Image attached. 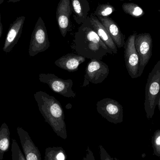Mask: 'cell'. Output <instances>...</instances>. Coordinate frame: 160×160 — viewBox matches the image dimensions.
<instances>
[{"label": "cell", "mask_w": 160, "mask_h": 160, "mask_svg": "<svg viewBox=\"0 0 160 160\" xmlns=\"http://www.w3.org/2000/svg\"><path fill=\"white\" fill-rule=\"evenodd\" d=\"M74 42L77 53L87 59L101 60L107 53L113 54L94 31L89 16L80 25L75 34Z\"/></svg>", "instance_id": "1"}, {"label": "cell", "mask_w": 160, "mask_h": 160, "mask_svg": "<svg viewBox=\"0 0 160 160\" xmlns=\"http://www.w3.org/2000/svg\"><path fill=\"white\" fill-rule=\"evenodd\" d=\"M35 99L39 112L57 135L62 139L67 138L65 117L62 105L53 96L45 92L35 93Z\"/></svg>", "instance_id": "2"}, {"label": "cell", "mask_w": 160, "mask_h": 160, "mask_svg": "<svg viewBox=\"0 0 160 160\" xmlns=\"http://www.w3.org/2000/svg\"><path fill=\"white\" fill-rule=\"evenodd\" d=\"M144 108L147 118H153L160 98V61L149 73L145 88Z\"/></svg>", "instance_id": "3"}, {"label": "cell", "mask_w": 160, "mask_h": 160, "mask_svg": "<svg viewBox=\"0 0 160 160\" xmlns=\"http://www.w3.org/2000/svg\"><path fill=\"white\" fill-rule=\"evenodd\" d=\"M50 46L47 28L41 17H39L32 33L29 48V54L34 57L48 50Z\"/></svg>", "instance_id": "4"}, {"label": "cell", "mask_w": 160, "mask_h": 160, "mask_svg": "<svg viewBox=\"0 0 160 160\" xmlns=\"http://www.w3.org/2000/svg\"><path fill=\"white\" fill-rule=\"evenodd\" d=\"M97 110L99 114L107 121L114 124L123 121V106L115 100L105 98L97 103Z\"/></svg>", "instance_id": "5"}, {"label": "cell", "mask_w": 160, "mask_h": 160, "mask_svg": "<svg viewBox=\"0 0 160 160\" xmlns=\"http://www.w3.org/2000/svg\"><path fill=\"white\" fill-rule=\"evenodd\" d=\"M39 80L41 82L48 84L53 92L66 98H75L76 96L72 89V80L62 79L51 73H41L39 75Z\"/></svg>", "instance_id": "6"}, {"label": "cell", "mask_w": 160, "mask_h": 160, "mask_svg": "<svg viewBox=\"0 0 160 160\" xmlns=\"http://www.w3.org/2000/svg\"><path fill=\"white\" fill-rule=\"evenodd\" d=\"M108 66L101 60L92 59L86 67L83 87L86 86L89 82L95 84L102 82L109 75Z\"/></svg>", "instance_id": "7"}, {"label": "cell", "mask_w": 160, "mask_h": 160, "mask_svg": "<svg viewBox=\"0 0 160 160\" xmlns=\"http://www.w3.org/2000/svg\"><path fill=\"white\" fill-rule=\"evenodd\" d=\"M135 46L140 59L138 76L140 77L152 55L153 41L150 35L145 33L136 35Z\"/></svg>", "instance_id": "8"}, {"label": "cell", "mask_w": 160, "mask_h": 160, "mask_svg": "<svg viewBox=\"0 0 160 160\" xmlns=\"http://www.w3.org/2000/svg\"><path fill=\"white\" fill-rule=\"evenodd\" d=\"M136 34L132 35L124 45V56L126 68L130 77L132 79L139 78L140 59L135 46Z\"/></svg>", "instance_id": "9"}, {"label": "cell", "mask_w": 160, "mask_h": 160, "mask_svg": "<svg viewBox=\"0 0 160 160\" xmlns=\"http://www.w3.org/2000/svg\"><path fill=\"white\" fill-rule=\"evenodd\" d=\"M72 13L70 0H60L56 9V17L58 27L63 37L70 30V16Z\"/></svg>", "instance_id": "10"}, {"label": "cell", "mask_w": 160, "mask_h": 160, "mask_svg": "<svg viewBox=\"0 0 160 160\" xmlns=\"http://www.w3.org/2000/svg\"><path fill=\"white\" fill-rule=\"evenodd\" d=\"M26 18L24 16L18 17L10 24L3 46V51L6 53L10 52L18 42L23 29Z\"/></svg>", "instance_id": "11"}, {"label": "cell", "mask_w": 160, "mask_h": 160, "mask_svg": "<svg viewBox=\"0 0 160 160\" xmlns=\"http://www.w3.org/2000/svg\"><path fill=\"white\" fill-rule=\"evenodd\" d=\"M26 160H42L38 148L34 143L29 133L20 127L17 129Z\"/></svg>", "instance_id": "12"}, {"label": "cell", "mask_w": 160, "mask_h": 160, "mask_svg": "<svg viewBox=\"0 0 160 160\" xmlns=\"http://www.w3.org/2000/svg\"><path fill=\"white\" fill-rule=\"evenodd\" d=\"M98 18L109 33L117 48H120L124 47L125 37L115 22L109 17Z\"/></svg>", "instance_id": "13"}, {"label": "cell", "mask_w": 160, "mask_h": 160, "mask_svg": "<svg viewBox=\"0 0 160 160\" xmlns=\"http://www.w3.org/2000/svg\"><path fill=\"white\" fill-rule=\"evenodd\" d=\"M85 60L84 57L79 54L68 53L56 60L54 64L61 69L69 72H74L78 70L80 65Z\"/></svg>", "instance_id": "14"}, {"label": "cell", "mask_w": 160, "mask_h": 160, "mask_svg": "<svg viewBox=\"0 0 160 160\" xmlns=\"http://www.w3.org/2000/svg\"><path fill=\"white\" fill-rule=\"evenodd\" d=\"M89 18L94 31L96 32L102 41L109 49L112 51L113 54H117V47L101 22L93 14H91L89 16Z\"/></svg>", "instance_id": "15"}, {"label": "cell", "mask_w": 160, "mask_h": 160, "mask_svg": "<svg viewBox=\"0 0 160 160\" xmlns=\"http://www.w3.org/2000/svg\"><path fill=\"white\" fill-rule=\"evenodd\" d=\"M70 2L74 19L81 25L88 17L90 7L88 0H70Z\"/></svg>", "instance_id": "16"}, {"label": "cell", "mask_w": 160, "mask_h": 160, "mask_svg": "<svg viewBox=\"0 0 160 160\" xmlns=\"http://www.w3.org/2000/svg\"><path fill=\"white\" fill-rule=\"evenodd\" d=\"M10 135L8 126L5 123H3L0 127V160L3 159L4 155L10 147Z\"/></svg>", "instance_id": "17"}, {"label": "cell", "mask_w": 160, "mask_h": 160, "mask_svg": "<svg viewBox=\"0 0 160 160\" xmlns=\"http://www.w3.org/2000/svg\"><path fill=\"white\" fill-rule=\"evenodd\" d=\"M67 155L62 147L47 148L44 160H67Z\"/></svg>", "instance_id": "18"}, {"label": "cell", "mask_w": 160, "mask_h": 160, "mask_svg": "<svg viewBox=\"0 0 160 160\" xmlns=\"http://www.w3.org/2000/svg\"><path fill=\"white\" fill-rule=\"evenodd\" d=\"M115 10L114 7L109 3L105 4H99L97 7L93 15L98 17H109L111 14H112Z\"/></svg>", "instance_id": "19"}, {"label": "cell", "mask_w": 160, "mask_h": 160, "mask_svg": "<svg viewBox=\"0 0 160 160\" xmlns=\"http://www.w3.org/2000/svg\"><path fill=\"white\" fill-rule=\"evenodd\" d=\"M124 12L134 17H139L143 13V10L140 7L132 3H125L122 5Z\"/></svg>", "instance_id": "20"}, {"label": "cell", "mask_w": 160, "mask_h": 160, "mask_svg": "<svg viewBox=\"0 0 160 160\" xmlns=\"http://www.w3.org/2000/svg\"><path fill=\"white\" fill-rule=\"evenodd\" d=\"M11 153V160H26L23 153L22 152L18 144L15 139L12 140Z\"/></svg>", "instance_id": "21"}, {"label": "cell", "mask_w": 160, "mask_h": 160, "mask_svg": "<svg viewBox=\"0 0 160 160\" xmlns=\"http://www.w3.org/2000/svg\"><path fill=\"white\" fill-rule=\"evenodd\" d=\"M153 155L160 158V130L155 131L152 137Z\"/></svg>", "instance_id": "22"}, {"label": "cell", "mask_w": 160, "mask_h": 160, "mask_svg": "<svg viewBox=\"0 0 160 160\" xmlns=\"http://www.w3.org/2000/svg\"><path fill=\"white\" fill-rule=\"evenodd\" d=\"M99 149L100 157L101 160H114V158H112L109 155L106 150L101 145L99 146Z\"/></svg>", "instance_id": "23"}, {"label": "cell", "mask_w": 160, "mask_h": 160, "mask_svg": "<svg viewBox=\"0 0 160 160\" xmlns=\"http://www.w3.org/2000/svg\"><path fill=\"white\" fill-rule=\"evenodd\" d=\"M82 160H96L94 154L92 151L90 150L89 147H88L86 150V156L83 158Z\"/></svg>", "instance_id": "24"}, {"label": "cell", "mask_w": 160, "mask_h": 160, "mask_svg": "<svg viewBox=\"0 0 160 160\" xmlns=\"http://www.w3.org/2000/svg\"><path fill=\"white\" fill-rule=\"evenodd\" d=\"M3 32V25L1 21V14L0 13V38L2 37V34Z\"/></svg>", "instance_id": "25"}, {"label": "cell", "mask_w": 160, "mask_h": 160, "mask_svg": "<svg viewBox=\"0 0 160 160\" xmlns=\"http://www.w3.org/2000/svg\"><path fill=\"white\" fill-rule=\"evenodd\" d=\"M20 1H22V0H8V2H19Z\"/></svg>", "instance_id": "26"}, {"label": "cell", "mask_w": 160, "mask_h": 160, "mask_svg": "<svg viewBox=\"0 0 160 160\" xmlns=\"http://www.w3.org/2000/svg\"><path fill=\"white\" fill-rule=\"evenodd\" d=\"M158 107L159 110L160 111V98L158 102Z\"/></svg>", "instance_id": "27"}, {"label": "cell", "mask_w": 160, "mask_h": 160, "mask_svg": "<svg viewBox=\"0 0 160 160\" xmlns=\"http://www.w3.org/2000/svg\"><path fill=\"white\" fill-rule=\"evenodd\" d=\"M5 1V0H0V5L2 4V3H3V2Z\"/></svg>", "instance_id": "28"}, {"label": "cell", "mask_w": 160, "mask_h": 160, "mask_svg": "<svg viewBox=\"0 0 160 160\" xmlns=\"http://www.w3.org/2000/svg\"><path fill=\"white\" fill-rule=\"evenodd\" d=\"M114 160H119L118 159L116 158H114Z\"/></svg>", "instance_id": "29"}]
</instances>
